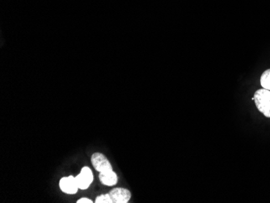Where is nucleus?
Returning <instances> with one entry per match:
<instances>
[{"mask_svg":"<svg viewBox=\"0 0 270 203\" xmlns=\"http://www.w3.org/2000/svg\"><path fill=\"white\" fill-rule=\"evenodd\" d=\"M252 99L255 101L257 110L263 113L264 116L270 118V90L259 89L254 94Z\"/></svg>","mask_w":270,"mask_h":203,"instance_id":"f257e3e1","label":"nucleus"},{"mask_svg":"<svg viewBox=\"0 0 270 203\" xmlns=\"http://www.w3.org/2000/svg\"><path fill=\"white\" fill-rule=\"evenodd\" d=\"M91 163L94 168L99 173H105L109 171H112V167L109 159L106 158L105 155L101 153H94L91 157Z\"/></svg>","mask_w":270,"mask_h":203,"instance_id":"f03ea898","label":"nucleus"},{"mask_svg":"<svg viewBox=\"0 0 270 203\" xmlns=\"http://www.w3.org/2000/svg\"><path fill=\"white\" fill-rule=\"evenodd\" d=\"M79 189H87L93 181V174L89 167L82 168L81 173L75 178Z\"/></svg>","mask_w":270,"mask_h":203,"instance_id":"7ed1b4c3","label":"nucleus"},{"mask_svg":"<svg viewBox=\"0 0 270 203\" xmlns=\"http://www.w3.org/2000/svg\"><path fill=\"white\" fill-rule=\"evenodd\" d=\"M112 203H127L131 198V193L124 188H116L110 193Z\"/></svg>","mask_w":270,"mask_h":203,"instance_id":"20e7f679","label":"nucleus"},{"mask_svg":"<svg viewBox=\"0 0 270 203\" xmlns=\"http://www.w3.org/2000/svg\"><path fill=\"white\" fill-rule=\"evenodd\" d=\"M59 186L62 191L68 194H76L79 189L75 178L72 176H70L68 178H62L59 182Z\"/></svg>","mask_w":270,"mask_h":203,"instance_id":"39448f33","label":"nucleus"},{"mask_svg":"<svg viewBox=\"0 0 270 203\" xmlns=\"http://www.w3.org/2000/svg\"><path fill=\"white\" fill-rule=\"evenodd\" d=\"M100 182L107 186H113L117 183V176L113 171H109L105 173H100Z\"/></svg>","mask_w":270,"mask_h":203,"instance_id":"423d86ee","label":"nucleus"},{"mask_svg":"<svg viewBox=\"0 0 270 203\" xmlns=\"http://www.w3.org/2000/svg\"><path fill=\"white\" fill-rule=\"evenodd\" d=\"M261 84L263 89L270 90V69L264 71L261 75Z\"/></svg>","mask_w":270,"mask_h":203,"instance_id":"0eeeda50","label":"nucleus"},{"mask_svg":"<svg viewBox=\"0 0 270 203\" xmlns=\"http://www.w3.org/2000/svg\"><path fill=\"white\" fill-rule=\"evenodd\" d=\"M96 203H112V199L110 194H101L96 198Z\"/></svg>","mask_w":270,"mask_h":203,"instance_id":"6e6552de","label":"nucleus"},{"mask_svg":"<svg viewBox=\"0 0 270 203\" xmlns=\"http://www.w3.org/2000/svg\"><path fill=\"white\" fill-rule=\"evenodd\" d=\"M93 202L91 201V199H87V198H84V199H80L78 200L77 203H92Z\"/></svg>","mask_w":270,"mask_h":203,"instance_id":"1a4fd4ad","label":"nucleus"}]
</instances>
